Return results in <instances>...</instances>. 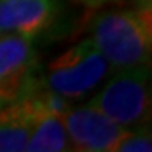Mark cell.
<instances>
[{
  "label": "cell",
  "instance_id": "obj_1",
  "mask_svg": "<svg viewBox=\"0 0 152 152\" xmlns=\"http://www.w3.org/2000/svg\"><path fill=\"white\" fill-rule=\"evenodd\" d=\"M90 39L113 71L151 66V7L140 5L100 12L91 20Z\"/></svg>",
  "mask_w": 152,
  "mask_h": 152
},
{
  "label": "cell",
  "instance_id": "obj_10",
  "mask_svg": "<svg viewBox=\"0 0 152 152\" xmlns=\"http://www.w3.org/2000/svg\"><path fill=\"white\" fill-rule=\"evenodd\" d=\"M0 36H2V34H0Z\"/></svg>",
  "mask_w": 152,
  "mask_h": 152
},
{
  "label": "cell",
  "instance_id": "obj_8",
  "mask_svg": "<svg viewBox=\"0 0 152 152\" xmlns=\"http://www.w3.org/2000/svg\"><path fill=\"white\" fill-rule=\"evenodd\" d=\"M152 151V134L151 129L144 125H137L132 129H125L120 135L112 152H151Z\"/></svg>",
  "mask_w": 152,
  "mask_h": 152
},
{
  "label": "cell",
  "instance_id": "obj_4",
  "mask_svg": "<svg viewBox=\"0 0 152 152\" xmlns=\"http://www.w3.org/2000/svg\"><path fill=\"white\" fill-rule=\"evenodd\" d=\"M42 86L34 39L0 36V108L32 95Z\"/></svg>",
  "mask_w": 152,
  "mask_h": 152
},
{
  "label": "cell",
  "instance_id": "obj_2",
  "mask_svg": "<svg viewBox=\"0 0 152 152\" xmlns=\"http://www.w3.org/2000/svg\"><path fill=\"white\" fill-rule=\"evenodd\" d=\"M112 71L105 56L88 37L49 61L46 71L41 73V81L49 93L75 102L93 91Z\"/></svg>",
  "mask_w": 152,
  "mask_h": 152
},
{
  "label": "cell",
  "instance_id": "obj_5",
  "mask_svg": "<svg viewBox=\"0 0 152 152\" xmlns=\"http://www.w3.org/2000/svg\"><path fill=\"white\" fill-rule=\"evenodd\" d=\"M71 151L112 152L113 145L125 132L122 125L108 118L91 105L68 108L63 115Z\"/></svg>",
  "mask_w": 152,
  "mask_h": 152
},
{
  "label": "cell",
  "instance_id": "obj_9",
  "mask_svg": "<svg viewBox=\"0 0 152 152\" xmlns=\"http://www.w3.org/2000/svg\"><path fill=\"white\" fill-rule=\"evenodd\" d=\"M81 5L88 7V9H100V7H103L105 4H108L110 0H78Z\"/></svg>",
  "mask_w": 152,
  "mask_h": 152
},
{
  "label": "cell",
  "instance_id": "obj_7",
  "mask_svg": "<svg viewBox=\"0 0 152 152\" xmlns=\"http://www.w3.org/2000/svg\"><path fill=\"white\" fill-rule=\"evenodd\" d=\"M34 93L0 108V152L26 151L32 132Z\"/></svg>",
  "mask_w": 152,
  "mask_h": 152
},
{
  "label": "cell",
  "instance_id": "obj_6",
  "mask_svg": "<svg viewBox=\"0 0 152 152\" xmlns=\"http://www.w3.org/2000/svg\"><path fill=\"white\" fill-rule=\"evenodd\" d=\"M58 0H0V34L36 39L56 22Z\"/></svg>",
  "mask_w": 152,
  "mask_h": 152
},
{
  "label": "cell",
  "instance_id": "obj_3",
  "mask_svg": "<svg viewBox=\"0 0 152 152\" xmlns=\"http://www.w3.org/2000/svg\"><path fill=\"white\" fill-rule=\"evenodd\" d=\"M151 96V66H142L112 71L88 105L100 110L124 129H132L149 124Z\"/></svg>",
  "mask_w": 152,
  "mask_h": 152
}]
</instances>
